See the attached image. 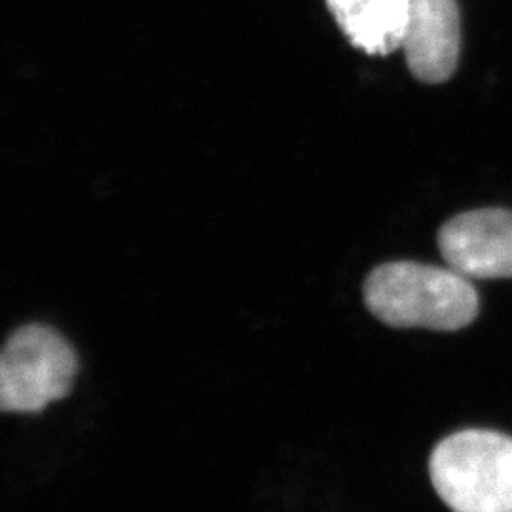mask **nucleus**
Here are the masks:
<instances>
[{"instance_id":"f03ea898","label":"nucleus","mask_w":512,"mask_h":512,"mask_svg":"<svg viewBox=\"0 0 512 512\" xmlns=\"http://www.w3.org/2000/svg\"><path fill=\"white\" fill-rule=\"evenodd\" d=\"M433 488L452 512H512V439L465 429L435 446Z\"/></svg>"},{"instance_id":"20e7f679","label":"nucleus","mask_w":512,"mask_h":512,"mask_svg":"<svg viewBox=\"0 0 512 512\" xmlns=\"http://www.w3.org/2000/svg\"><path fill=\"white\" fill-rule=\"evenodd\" d=\"M439 249L469 279H512V211L490 207L452 217L440 228Z\"/></svg>"},{"instance_id":"423d86ee","label":"nucleus","mask_w":512,"mask_h":512,"mask_svg":"<svg viewBox=\"0 0 512 512\" xmlns=\"http://www.w3.org/2000/svg\"><path fill=\"white\" fill-rule=\"evenodd\" d=\"M349 44L366 55L403 48L410 0H325Z\"/></svg>"},{"instance_id":"39448f33","label":"nucleus","mask_w":512,"mask_h":512,"mask_svg":"<svg viewBox=\"0 0 512 512\" xmlns=\"http://www.w3.org/2000/svg\"><path fill=\"white\" fill-rule=\"evenodd\" d=\"M401 50L416 80L423 84L450 80L461 54L458 0H410Z\"/></svg>"},{"instance_id":"f257e3e1","label":"nucleus","mask_w":512,"mask_h":512,"mask_svg":"<svg viewBox=\"0 0 512 512\" xmlns=\"http://www.w3.org/2000/svg\"><path fill=\"white\" fill-rule=\"evenodd\" d=\"M368 311L395 329H427L439 332L469 327L480 302L469 277L454 268L410 260L387 262L366 277Z\"/></svg>"},{"instance_id":"7ed1b4c3","label":"nucleus","mask_w":512,"mask_h":512,"mask_svg":"<svg viewBox=\"0 0 512 512\" xmlns=\"http://www.w3.org/2000/svg\"><path fill=\"white\" fill-rule=\"evenodd\" d=\"M76 353L54 329L16 330L0 357V406L4 412H40L71 393Z\"/></svg>"}]
</instances>
